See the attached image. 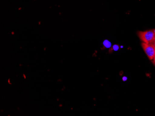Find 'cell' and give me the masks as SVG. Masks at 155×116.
<instances>
[{
    "mask_svg": "<svg viewBox=\"0 0 155 116\" xmlns=\"http://www.w3.org/2000/svg\"><path fill=\"white\" fill-rule=\"evenodd\" d=\"M137 35L141 40L146 44L154 43L155 40V30L138 31Z\"/></svg>",
    "mask_w": 155,
    "mask_h": 116,
    "instance_id": "obj_1",
    "label": "cell"
},
{
    "mask_svg": "<svg viewBox=\"0 0 155 116\" xmlns=\"http://www.w3.org/2000/svg\"><path fill=\"white\" fill-rule=\"evenodd\" d=\"M141 45L149 59L150 60L154 59L155 57V45L151 44H146L143 42Z\"/></svg>",
    "mask_w": 155,
    "mask_h": 116,
    "instance_id": "obj_2",
    "label": "cell"
},
{
    "mask_svg": "<svg viewBox=\"0 0 155 116\" xmlns=\"http://www.w3.org/2000/svg\"><path fill=\"white\" fill-rule=\"evenodd\" d=\"M154 63H155V58H154Z\"/></svg>",
    "mask_w": 155,
    "mask_h": 116,
    "instance_id": "obj_3",
    "label": "cell"
},
{
    "mask_svg": "<svg viewBox=\"0 0 155 116\" xmlns=\"http://www.w3.org/2000/svg\"><path fill=\"white\" fill-rule=\"evenodd\" d=\"M154 45H155V41H154Z\"/></svg>",
    "mask_w": 155,
    "mask_h": 116,
    "instance_id": "obj_4",
    "label": "cell"
}]
</instances>
